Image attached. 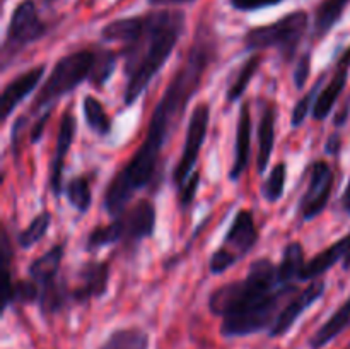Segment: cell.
<instances>
[{"mask_svg": "<svg viewBox=\"0 0 350 349\" xmlns=\"http://www.w3.org/2000/svg\"><path fill=\"white\" fill-rule=\"evenodd\" d=\"M350 325V298L345 303H342L337 310L334 311L330 318L311 335L310 348L311 349H323L325 346L330 344L335 337L342 334Z\"/></svg>", "mask_w": 350, "mask_h": 349, "instance_id": "cell-20", "label": "cell"}, {"mask_svg": "<svg viewBox=\"0 0 350 349\" xmlns=\"http://www.w3.org/2000/svg\"><path fill=\"white\" fill-rule=\"evenodd\" d=\"M349 248V235H345L344 238H340L338 242H335L334 245L325 248L323 252L318 253L314 259H311L310 262H306V266L303 267L299 274V281H313L317 277L323 276L327 270H330L335 263H338L340 260H344L345 253Z\"/></svg>", "mask_w": 350, "mask_h": 349, "instance_id": "cell-18", "label": "cell"}, {"mask_svg": "<svg viewBox=\"0 0 350 349\" xmlns=\"http://www.w3.org/2000/svg\"><path fill=\"white\" fill-rule=\"evenodd\" d=\"M75 132H77V120H75L74 113L70 109L62 115L60 127H58L57 142H55V154L51 159L50 168V188L51 194L55 197H60L62 192L65 190L64 187V164L65 157H67L68 151H70L72 144H74Z\"/></svg>", "mask_w": 350, "mask_h": 349, "instance_id": "cell-11", "label": "cell"}, {"mask_svg": "<svg viewBox=\"0 0 350 349\" xmlns=\"http://www.w3.org/2000/svg\"><path fill=\"white\" fill-rule=\"evenodd\" d=\"M50 113H51V112H44L43 116H41V118L38 120L36 123H34L33 130H31V142H33V144H36L38 140L41 139V135H43L44 127H46L48 118H50Z\"/></svg>", "mask_w": 350, "mask_h": 349, "instance_id": "cell-37", "label": "cell"}, {"mask_svg": "<svg viewBox=\"0 0 350 349\" xmlns=\"http://www.w3.org/2000/svg\"><path fill=\"white\" fill-rule=\"evenodd\" d=\"M120 53H115L111 50H99L98 57H96V65L94 70L91 75V84L96 88H103L106 82L109 81V77L115 72L116 64H118Z\"/></svg>", "mask_w": 350, "mask_h": 349, "instance_id": "cell-30", "label": "cell"}, {"mask_svg": "<svg viewBox=\"0 0 350 349\" xmlns=\"http://www.w3.org/2000/svg\"><path fill=\"white\" fill-rule=\"evenodd\" d=\"M238 257L232 252H229L226 246H219L214 253H212L211 260H208V270L212 274H222L229 269V267L234 266L238 262Z\"/></svg>", "mask_w": 350, "mask_h": 349, "instance_id": "cell-33", "label": "cell"}, {"mask_svg": "<svg viewBox=\"0 0 350 349\" xmlns=\"http://www.w3.org/2000/svg\"><path fill=\"white\" fill-rule=\"evenodd\" d=\"M342 205H344L345 211H347L350 214V180H349L347 187H345L344 195H342Z\"/></svg>", "mask_w": 350, "mask_h": 349, "instance_id": "cell-40", "label": "cell"}, {"mask_svg": "<svg viewBox=\"0 0 350 349\" xmlns=\"http://www.w3.org/2000/svg\"><path fill=\"white\" fill-rule=\"evenodd\" d=\"M284 0H229L232 9L239 10V12H253V10H262L267 7L279 5Z\"/></svg>", "mask_w": 350, "mask_h": 349, "instance_id": "cell-35", "label": "cell"}, {"mask_svg": "<svg viewBox=\"0 0 350 349\" xmlns=\"http://www.w3.org/2000/svg\"><path fill=\"white\" fill-rule=\"evenodd\" d=\"M48 33V24L40 17L34 0H23L17 3L7 26L5 41H3V68L9 60L21 53L34 41L41 40Z\"/></svg>", "mask_w": 350, "mask_h": 349, "instance_id": "cell-7", "label": "cell"}, {"mask_svg": "<svg viewBox=\"0 0 350 349\" xmlns=\"http://www.w3.org/2000/svg\"><path fill=\"white\" fill-rule=\"evenodd\" d=\"M260 64H262V57H260V55H253V57H250L248 60L243 64L238 75H236L234 82H232L228 89V96H226V98H228V103L238 101V99L245 94L246 88H248L252 79L255 77V74L258 72Z\"/></svg>", "mask_w": 350, "mask_h": 349, "instance_id": "cell-28", "label": "cell"}, {"mask_svg": "<svg viewBox=\"0 0 350 349\" xmlns=\"http://www.w3.org/2000/svg\"><path fill=\"white\" fill-rule=\"evenodd\" d=\"M150 339L146 331L139 327L116 328L99 349H149Z\"/></svg>", "mask_w": 350, "mask_h": 349, "instance_id": "cell-24", "label": "cell"}, {"mask_svg": "<svg viewBox=\"0 0 350 349\" xmlns=\"http://www.w3.org/2000/svg\"><path fill=\"white\" fill-rule=\"evenodd\" d=\"M250 153H252V113L248 103H243L239 108L238 127H236L234 163L229 171V180L236 181L248 170Z\"/></svg>", "mask_w": 350, "mask_h": 349, "instance_id": "cell-16", "label": "cell"}, {"mask_svg": "<svg viewBox=\"0 0 350 349\" xmlns=\"http://www.w3.org/2000/svg\"><path fill=\"white\" fill-rule=\"evenodd\" d=\"M187 27L183 10L159 9L109 21L101 29L105 41L122 43L126 84L123 103L133 105L173 55Z\"/></svg>", "mask_w": 350, "mask_h": 349, "instance_id": "cell-2", "label": "cell"}, {"mask_svg": "<svg viewBox=\"0 0 350 349\" xmlns=\"http://www.w3.org/2000/svg\"><path fill=\"white\" fill-rule=\"evenodd\" d=\"M40 300V286L34 283L33 279H21L14 283L12 276H7L5 291H3V303L2 310L5 311L9 305L21 303V305H31L38 303Z\"/></svg>", "mask_w": 350, "mask_h": 349, "instance_id": "cell-23", "label": "cell"}, {"mask_svg": "<svg viewBox=\"0 0 350 349\" xmlns=\"http://www.w3.org/2000/svg\"><path fill=\"white\" fill-rule=\"evenodd\" d=\"M198 185H200V174H198V171H193V173H191V177L187 180V183L183 185V188L178 192V194H180V207L181 209H187L188 205L195 201Z\"/></svg>", "mask_w": 350, "mask_h": 349, "instance_id": "cell-34", "label": "cell"}, {"mask_svg": "<svg viewBox=\"0 0 350 349\" xmlns=\"http://www.w3.org/2000/svg\"><path fill=\"white\" fill-rule=\"evenodd\" d=\"M340 147H342L340 135H338V133H334V135L327 140V153L328 154H338Z\"/></svg>", "mask_w": 350, "mask_h": 349, "instance_id": "cell-38", "label": "cell"}, {"mask_svg": "<svg viewBox=\"0 0 350 349\" xmlns=\"http://www.w3.org/2000/svg\"><path fill=\"white\" fill-rule=\"evenodd\" d=\"M82 112L89 129L99 137H106L111 132V118L106 113L105 106L96 96L88 94L82 99Z\"/></svg>", "mask_w": 350, "mask_h": 349, "instance_id": "cell-26", "label": "cell"}, {"mask_svg": "<svg viewBox=\"0 0 350 349\" xmlns=\"http://www.w3.org/2000/svg\"><path fill=\"white\" fill-rule=\"evenodd\" d=\"M334 171L327 161H314L310 168V178L304 195L301 197L299 214L303 221L318 218L327 209L334 190Z\"/></svg>", "mask_w": 350, "mask_h": 349, "instance_id": "cell-9", "label": "cell"}, {"mask_svg": "<svg viewBox=\"0 0 350 349\" xmlns=\"http://www.w3.org/2000/svg\"><path fill=\"white\" fill-rule=\"evenodd\" d=\"M68 303H72V289L65 284V281L57 279L40 287V305L41 313L53 315L64 310Z\"/></svg>", "mask_w": 350, "mask_h": 349, "instance_id": "cell-22", "label": "cell"}, {"mask_svg": "<svg viewBox=\"0 0 350 349\" xmlns=\"http://www.w3.org/2000/svg\"><path fill=\"white\" fill-rule=\"evenodd\" d=\"M349 3L350 0H321L317 12H314L313 36L317 40L325 38L337 26V23L342 19Z\"/></svg>", "mask_w": 350, "mask_h": 349, "instance_id": "cell-21", "label": "cell"}, {"mask_svg": "<svg viewBox=\"0 0 350 349\" xmlns=\"http://www.w3.org/2000/svg\"><path fill=\"white\" fill-rule=\"evenodd\" d=\"M349 70H350V48H347V50L342 53V57L338 58L337 65H335L334 77H332V81L328 82L327 88L321 89L317 101H314L313 112H311V115H313L314 120L323 122V120L328 116V113L334 109L335 103L338 101L342 91H344L345 86H347Z\"/></svg>", "mask_w": 350, "mask_h": 349, "instance_id": "cell-15", "label": "cell"}, {"mask_svg": "<svg viewBox=\"0 0 350 349\" xmlns=\"http://www.w3.org/2000/svg\"><path fill=\"white\" fill-rule=\"evenodd\" d=\"M208 123H211V106L208 103H198L195 109L191 112L190 122H188L187 137H185L183 153H181L180 161L173 173V181L176 185V190L180 192L183 185L187 183L188 178L195 171L200 149L207 139Z\"/></svg>", "mask_w": 350, "mask_h": 349, "instance_id": "cell-8", "label": "cell"}, {"mask_svg": "<svg viewBox=\"0 0 350 349\" xmlns=\"http://www.w3.org/2000/svg\"><path fill=\"white\" fill-rule=\"evenodd\" d=\"M79 284L72 289V303H88L108 293L109 266L106 262L91 260L79 270Z\"/></svg>", "mask_w": 350, "mask_h": 349, "instance_id": "cell-12", "label": "cell"}, {"mask_svg": "<svg viewBox=\"0 0 350 349\" xmlns=\"http://www.w3.org/2000/svg\"><path fill=\"white\" fill-rule=\"evenodd\" d=\"M277 106L272 103H263L258 123V156H256V170L260 174L265 173L270 163L273 144H275Z\"/></svg>", "mask_w": 350, "mask_h": 349, "instance_id": "cell-17", "label": "cell"}, {"mask_svg": "<svg viewBox=\"0 0 350 349\" xmlns=\"http://www.w3.org/2000/svg\"><path fill=\"white\" fill-rule=\"evenodd\" d=\"M325 289H327V286H325L323 281H313V283L308 284L304 289H301L299 293L294 294V296L287 301L286 307L282 308V311H280L279 317H277L275 324H273L272 328L269 331L270 337H282V335H286L287 332L294 327L297 318L323 296Z\"/></svg>", "mask_w": 350, "mask_h": 349, "instance_id": "cell-10", "label": "cell"}, {"mask_svg": "<svg viewBox=\"0 0 350 349\" xmlns=\"http://www.w3.org/2000/svg\"><path fill=\"white\" fill-rule=\"evenodd\" d=\"M325 75L327 74L321 75V77L317 81V84H314L313 88H311L310 91H308L306 94H304L303 98L296 103V106H294V109H293V120H291V122H293V127H299L301 123L306 120L308 113L313 112L314 101H317L318 94H320V91H321V84H323V81H325Z\"/></svg>", "mask_w": 350, "mask_h": 349, "instance_id": "cell-32", "label": "cell"}, {"mask_svg": "<svg viewBox=\"0 0 350 349\" xmlns=\"http://www.w3.org/2000/svg\"><path fill=\"white\" fill-rule=\"evenodd\" d=\"M260 238V233L256 229L255 218H253L252 211H241L236 212L234 219H232L231 226H229L228 233L224 236V245L229 252L234 253L239 260L253 250Z\"/></svg>", "mask_w": 350, "mask_h": 349, "instance_id": "cell-13", "label": "cell"}, {"mask_svg": "<svg viewBox=\"0 0 350 349\" xmlns=\"http://www.w3.org/2000/svg\"><path fill=\"white\" fill-rule=\"evenodd\" d=\"M96 57H98V51L92 50H77L62 57L55 64L50 75L44 79L43 86L31 105V112L40 113L43 109L51 112V106L58 99L79 88L82 82L91 81Z\"/></svg>", "mask_w": 350, "mask_h": 349, "instance_id": "cell-5", "label": "cell"}, {"mask_svg": "<svg viewBox=\"0 0 350 349\" xmlns=\"http://www.w3.org/2000/svg\"><path fill=\"white\" fill-rule=\"evenodd\" d=\"M55 0H44V3H53Z\"/></svg>", "mask_w": 350, "mask_h": 349, "instance_id": "cell-42", "label": "cell"}, {"mask_svg": "<svg viewBox=\"0 0 350 349\" xmlns=\"http://www.w3.org/2000/svg\"><path fill=\"white\" fill-rule=\"evenodd\" d=\"M157 212L156 205L149 198L135 202L132 207H126L116 216L109 224L98 226L92 229L85 242L88 252H96L103 246L123 242L126 245H137L142 240L150 238L156 231Z\"/></svg>", "mask_w": 350, "mask_h": 349, "instance_id": "cell-4", "label": "cell"}, {"mask_svg": "<svg viewBox=\"0 0 350 349\" xmlns=\"http://www.w3.org/2000/svg\"><path fill=\"white\" fill-rule=\"evenodd\" d=\"M65 195H67L68 202H70L72 207L75 209L81 214L91 209L92 204V192H91V183L85 177H75L65 185Z\"/></svg>", "mask_w": 350, "mask_h": 349, "instance_id": "cell-27", "label": "cell"}, {"mask_svg": "<svg viewBox=\"0 0 350 349\" xmlns=\"http://www.w3.org/2000/svg\"><path fill=\"white\" fill-rule=\"evenodd\" d=\"M286 178H287V170L286 164L279 163L273 166V170L270 171L269 178L265 180V183L262 185V195L267 202L270 204H275L282 198L284 195V187H286Z\"/></svg>", "mask_w": 350, "mask_h": 349, "instance_id": "cell-31", "label": "cell"}, {"mask_svg": "<svg viewBox=\"0 0 350 349\" xmlns=\"http://www.w3.org/2000/svg\"><path fill=\"white\" fill-rule=\"evenodd\" d=\"M64 245H55L50 250L43 253L41 257L34 259L27 267L31 279L38 284V286H44L48 283H53L58 279V272H60L62 260H64Z\"/></svg>", "mask_w": 350, "mask_h": 349, "instance_id": "cell-19", "label": "cell"}, {"mask_svg": "<svg viewBox=\"0 0 350 349\" xmlns=\"http://www.w3.org/2000/svg\"><path fill=\"white\" fill-rule=\"evenodd\" d=\"M342 266H344V270H350V233H349V248H347V253H345L344 260H342Z\"/></svg>", "mask_w": 350, "mask_h": 349, "instance_id": "cell-41", "label": "cell"}, {"mask_svg": "<svg viewBox=\"0 0 350 349\" xmlns=\"http://www.w3.org/2000/svg\"><path fill=\"white\" fill-rule=\"evenodd\" d=\"M310 26V16L306 10H293L275 23L252 27L245 34V48L248 51H262L267 48H277L284 60H293L297 47L303 41Z\"/></svg>", "mask_w": 350, "mask_h": 349, "instance_id": "cell-6", "label": "cell"}, {"mask_svg": "<svg viewBox=\"0 0 350 349\" xmlns=\"http://www.w3.org/2000/svg\"><path fill=\"white\" fill-rule=\"evenodd\" d=\"M44 72H46V65L41 64L36 67L29 68V70L23 72L17 75L16 79L9 82L2 91V99H0V108H2V120L5 122L14 109L38 88V84L43 79Z\"/></svg>", "mask_w": 350, "mask_h": 349, "instance_id": "cell-14", "label": "cell"}, {"mask_svg": "<svg viewBox=\"0 0 350 349\" xmlns=\"http://www.w3.org/2000/svg\"><path fill=\"white\" fill-rule=\"evenodd\" d=\"M310 72H311V53H304L301 57L299 64H297L296 70H294V84L296 88L303 89L304 84H306L308 77H310Z\"/></svg>", "mask_w": 350, "mask_h": 349, "instance_id": "cell-36", "label": "cell"}, {"mask_svg": "<svg viewBox=\"0 0 350 349\" xmlns=\"http://www.w3.org/2000/svg\"><path fill=\"white\" fill-rule=\"evenodd\" d=\"M217 58V43L207 27L202 26L193 44L150 116L146 139L132 159L115 174L105 192V209L116 218L129 207L137 192L152 183L159 168L161 151L181 122L188 103L200 89L204 75Z\"/></svg>", "mask_w": 350, "mask_h": 349, "instance_id": "cell-1", "label": "cell"}, {"mask_svg": "<svg viewBox=\"0 0 350 349\" xmlns=\"http://www.w3.org/2000/svg\"><path fill=\"white\" fill-rule=\"evenodd\" d=\"M304 262V248L299 242H293L284 248L282 259L279 263V279L280 283L291 284L294 281H299V274Z\"/></svg>", "mask_w": 350, "mask_h": 349, "instance_id": "cell-25", "label": "cell"}, {"mask_svg": "<svg viewBox=\"0 0 350 349\" xmlns=\"http://www.w3.org/2000/svg\"><path fill=\"white\" fill-rule=\"evenodd\" d=\"M299 293L294 283L279 279V266L270 259H258L250 266L245 279L226 283L208 298V310L222 318L224 337H245L270 331L287 301Z\"/></svg>", "mask_w": 350, "mask_h": 349, "instance_id": "cell-3", "label": "cell"}, {"mask_svg": "<svg viewBox=\"0 0 350 349\" xmlns=\"http://www.w3.org/2000/svg\"><path fill=\"white\" fill-rule=\"evenodd\" d=\"M51 224V214L48 211L40 212L38 216H34L33 221L27 224L26 229L19 233L17 236V243H19L21 248H31V246L36 245L38 242L44 238V235L48 233V228Z\"/></svg>", "mask_w": 350, "mask_h": 349, "instance_id": "cell-29", "label": "cell"}, {"mask_svg": "<svg viewBox=\"0 0 350 349\" xmlns=\"http://www.w3.org/2000/svg\"><path fill=\"white\" fill-rule=\"evenodd\" d=\"M152 7H166V5H180V3L195 2V0H147Z\"/></svg>", "mask_w": 350, "mask_h": 349, "instance_id": "cell-39", "label": "cell"}]
</instances>
